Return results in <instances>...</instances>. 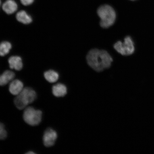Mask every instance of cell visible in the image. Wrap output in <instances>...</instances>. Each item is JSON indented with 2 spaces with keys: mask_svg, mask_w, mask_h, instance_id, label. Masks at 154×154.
<instances>
[{
  "mask_svg": "<svg viewBox=\"0 0 154 154\" xmlns=\"http://www.w3.org/2000/svg\"><path fill=\"white\" fill-rule=\"evenodd\" d=\"M87 61L89 66L96 72H101L111 66L113 59L107 51L94 49L88 52Z\"/></svg>",
  "mask_w": 154,
  "mask_h": 154,
  "instance_id": "cell-1",
  "label": "cell"
},
{
  "mask_svg": "<svg viewBox=\"0 0 154 154\" xmlns=\"http://www.w3.org/2000/svg\"><path fill=\"white\" fill-rule=\"evenodd\" d=\"M98 16L100 19V25L102 28H108L114 24L116 14L114 9L110 5H101L97 10Z\"/></svg>",
  "mask_w": 154,
  "mask_h": 154,
  "instance_id": "cell-2",
  "label": "cell"
},
{
  "mask_svg": "<svg viewBox=\"0 0 154 154\" xmlns=\"http://www.w3.org/2000/svg\"><path fill=\"white\" fill-rule=\"evenodd\" d=\"M36 98L37 94L34 90L30 87L25 88L15 98L14 104L17 109L22 110L33 103Z\"/></svg>",
  "mask_w": 154,
  "mask_h": 154,
  "instance_id": "cell-3",
  "label": "cell"
},
{
  "mask_svg": "<svg viewBox=\"0 0 154 154\" xmlns=\"http://www.w3.org/2000/svg\"><path fill=\"white\" fill-rule=\"evenodd\" d=\"M43 113L41 110L32 107H27L25 109L23 118L27 124L31 126H36L41 123Z\"/></svg>",
  "mask_w": 154,
  "mask_h": 154,
  "instance_id": "cell-4",
  "label": "cell"
},
{
  "mask_svg": "<svg viewBox=\"0 0 154 154\" xmlns=\"http://www.w3.org/2000/svg\"><path fill=\"white\" fill-rule=\"evenodd\" d=\"M117 52L122 55L128 56L132 55L134 51V46L133 41L129 36L125 38L124 42L119 41L113 46Z\"/></svg>",
  "mask_w": 154,
  "mask_h": 154,
  "instance_id": "cell-5",
  "label": "cell"
},
{
  "mask_svg": "<svg viewBox=\"0 0 154 154\" xmlns=\"http://www.w3.org/2000/svg\"><path fill=\"white\" fill-rule=\"evenodd\" d=\"M57 138V134L56 131L51 128H48L44 132L43 136V142L46 147H49L54 145Z\"/></svg>",
  "mask_w": 154,
  "mask_h": 154,
  "instance_id": "cell-6",
  "label": "cell"
},
{
  "mask_svg": "<svg viewBox=\"0 0 154 154\" xmlns=\"http://www.w3.org/2000/svg\"><path fill=\"white\" fill-rule=\"evenodd\" d=\"M23 83L19 80H13L10 84L9 91L12 95L17 96L24 89Z\"/></svg>",
  "mask_w": 154,
  "mask_h": 154,
  "instance_id": "cell-7",
  "label": "cell"
},
{
  "mask_svg": "<svg viewBox=\"0 0 154 154\" xmlns=\"http://www.w3.org/2000/svg\"><path fill=\"white\" fill-rule=\"evenodd\" d=\"M53 95L57 97H63L66 95L67 88L65 85L58 83L54 85L52 88Z\"/></svg>",
  "mask_w": 154,
  "mask_h": 154,
  "instance_id": "cell-8",
  "label": "cell"
},
{
  "mask_svg": "<svg viewBox=\"0 0 154 154\" xmlns=\"http://www.w3.org/2000/svg\"><path fill=\"white\" fill-rule=\"evenodd\" d=\"M9 67L11 69L20 71L23 68L22 59L20 57L14 56L9 58L8 59Z\"/></svg>",
  "mask_w": 154,
  "mask_h": 154,
  "instance_id": "cell-9",
  "label": "cell"
},
{
  "mask_svg": "<svg viewBox=\"0 0 154 154\" xmlns=\"http://www.w3.org/2000/svg\"><path fill=\"white\" fill-rule=\"evenodd\" d=\"M3 10L8 14H13L18 9V5L14 0H7L2 6Z\"/></svg>",
  "mask_w": 154,
  "mask_h": 154,
  "instance_id": "cell-10",
  "label": "cell"
},
{
  "mask_svg": "<svg viewBox=\"0 0 154 154\" xmlns=\"http://www.w3.org/2000/svg\"><path fill=\"white\" fill-rule=\"evenodd\" d=\"M15 74L11 71L6 70L0 75V86H4L12 81L14 78Z\"/></svg>",
  "mask_w": 154,
  "mask_h": 154,
  "instance_id": "cell-11",
  "label": "cell"
},
{
  "mask_svg": "<svg viewBox=\"0 0 154 154\" xmlns=\"http://www.w3.org/2000/svg\"><path fill=\"white\" fill-rule=\"evenodd\" d=\"M16 17L19 22L25 24H30L32 21V17L24 11H19L17 13Z\"/></svg>",
  "mask_w": 154,
  "mask_h": 154,
  "instance_id": "cell-12",
  "label": "cell"
},
{
  "mask_svg": "<svg viewBox=\"0 0 154 154\" xmlns=\"http://www.w3.org/2000/svg\"><path fill=\"white\" fill-rule=\"evenodd\" d=\"M44 77L48 82L53 83L57 81L59 76L57 72L53 70H49L44 73Z\"/></svg>",
  "mask_w": 154,
  "mask_h": 154,
  "instance_id": "cell-13",
  "label": "cell"
},
{
  "mask_svg": "<svg viewBox=\"0 0 154 154\" xmlns=\"http://www.w3.org/2000/svg\"><path fill=\"white\" fill-rule=\"evenodd\" d=\"M11 48L10 43L8 42H3L0 43V56H5L9 52Z\"/></svg>",
  "mask_w": 154,
  "mask_h": 154,
  "instance_id": "cell-14",
  "label": "cell"
},
{
  "mask_svg": "<svg viewBox=\"0 0 154 154\" xmlns=\"http://www.w3.org/2000/svg\"><path fill=\"white\" fill-rule=\"evenodd\" d=\"M7 136V131L5 128V125L0 122V140H5Z\"/></svg>",
  "mask_w": 154,
  "mask_h": 154,
  "instance_id": "cell-15",
  "label": "cell"
},
{
  "mask_svg": "<svg viewBox=\"0 0 154 154\" xmlns=\"http://www.w3.org/2000/svg\"><path fill=\"white\" fill-rule=\"evenodd\" d=\"M21 3L25 6L30 5L33 3L34 0H20Z\"/></svg>",
  "mask_w": 154,
  "mask_h": 154,
  "instance_id": "cell-16",
  "label": "cell"
},
{
  "mask_svg": "<svg viewBox=\"0 0 154 154\" xmlns=\"http://www.w3.org/2000/svg\"><path fill=\"white\" fill-rule=\"evenodd\" d=\"M26 154H35V153L34 152L32 151H29L27 153H26Z\"/></svg>",
  "mask_w": 154,
  "mask_h": 154,
  "instance_id": "cell-17",
  "label": "cell"
},
{
  "mask_svg": "<svg viewBox=\"0 0 154 154\" xmlns=\"http://www.w3.org/2000/svg\"><path fill=\"white\" fill-rule=\"evenodd\" d=\"M131 1H136V0H131Z\"/></svg>",
  "mask_w": 154,
  "mask_h": 154,
  "instance_id": "cell-18",
  "label": "cell"
},
{
  "mask_svg": "<svg viewBox=\"0 0 154 154\" xmlns=\"http://www.w3.org/2000/svg\"><path fill=\"white\" fill-rule=\"evenodd\" d=\"M1 0H0V5H1Z\"/></svg>",
  "mask_w": 154,
  "mask_h": 154,
  "instance_id": "cell-19",
  "label": "cell"
}]
</instances>
